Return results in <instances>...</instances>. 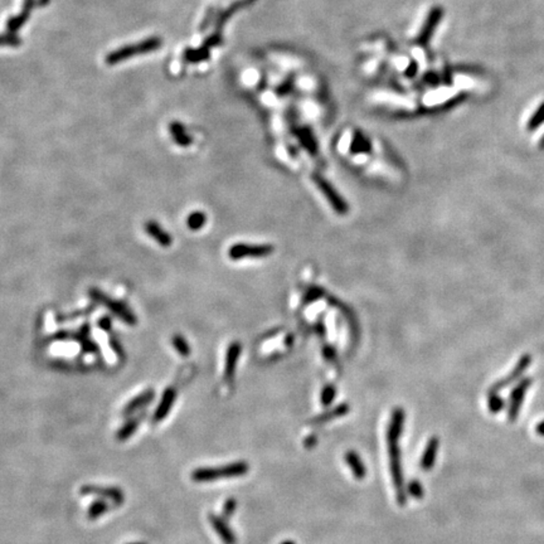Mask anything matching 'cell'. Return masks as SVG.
I'll list each match as a JSON object with an SVG mask.
<instances>
[{
    "instance_id": "603a6c76",
    "label": "cell",
    "mask_w": 544,
    "mask_h": 544,
    "mask_svg": "<svg viewBox=\"0 0 544 544\" xmlns=\"http://www.w3.org/2000/svg\"><path fill=\"white\" fill-rule=\"evenodd\" d=\"M171 343H173L174 349L176 350V353H178L179 355L188 356L190 354V347L183 335L175 334L173 336V339H171Z\"/></svg>"
},
{
    "instance_id": "e0dca14e",
    "label": "cell",
    "mask_w": 544,
    "mask_h": 544,
    "mask_svg": "<svg viewBox=\"0 0 544 544\" xmlns=\"http://www.w3.org/2000/svg\"><path fill=\"white\" fill-rule=\"evenodd\" d=\"M345 461H347V465L349 466V469L353 473V476H354L356 480H363V479L366 478L367 468L355 451H348L347 454H345Z\"/></svg>"
},
{
    "instance_id": "3957f363",
    "label": "cell",
    "mask_w": 544,
    "mask_h": 544,
    "mask_svg": "<svg viewBox=\"0 0 544 544\" xmlns=\"http://www.w3.org/2000/svg\"><path fill=\"white\" fill-rule=\"evenodd\" d=\"M388 455H390L391 475H392L396 493H397V502L401 506H404L407 502V494L406 487H404L403 470H402L401 465V450L398 447V442L388 444Z\"/></svg>"
},
{
    "instance_id": "d4e9b609",
    "label": "cell",
    "mask_w": 544,
    "mask_h": 544,
    "mask_svg": "<svg viewBox=\"0 0 544 544\" xmlns=\"http://www.w3.org/2000/svg\"><path fill=\"white\" fill-rule=\"evenodd\" d=\"M406 491L408 493L409 497H412L413 499H422L423 495H425V489H423L422 484L419 480H411L407 484Z\"/></svg>"
},
{
    "instance_id": "d6a6232c",
    "label": "cell",
    "mask_w": 544,
    "mask_h": 544,
    "mask_svg": "<svg viewBox=\"0 0 544 544\" xmlns=\"http://www.w3.org/2000/svg\"><path fill=\"white\" fill-rule=\"evenodd\" d=\"M128 544H145V543H128Z\"/></svg>"
},
{
    "instance_id": "6da1fadb",
    "label": "cell",
    "mask_w": 544,
    "mask_h": 544,
    "mask_svg": "<svg viewBox=\"0 0 544 544\" xmlns=\"http://www.w3.org/2000/svg\"><path fill=\"white\" fill-rule=\"evenodd\" d=\"M250 470V465L246 461L228 463L221 468H199L192 473V479L197 482H208L218 479L240 478L246 475Z\"/></svg>"
},
{
    "instance_id": "f546056e",
    "label": "cell",
    "mask_w": 544,
    "mask_h": 544,
    "mask_svg": "<svg viewBox=\"0 0 544 544\" xmlns=\"http://www.w3.org/2000/svg\"><path fill=\"white\" fill-rule=\"evenodd\" d=\"M110 345H111L114 352L116 353L119 356H121L122 354H124V349H122L121 344H120L119 340H117L116 338H111V340H110Z\"/></svg>"
},
{
    "instance_id": "484cf974",
    "label": "cell",
    "mask_w": 544,
    "mask_h": 544,
    "mask_svg": "<svg viewBox=\"0 0 544 544\" xmlns=\"http://www.w3.org/2000/svg\"><path fill=\"white\" fill-rule=\"evenodd\" d=\"M544 122V102L537 109V111L533 114V116L529 119L528 122V128L529 130H534V128L539 127Z\"/></svg>"
},
{
    "instance_id": "d6986e66",
    "label": "cell",
    "mask_w": 544,
    "mask_h": 544,
    "mask_svg": "<svg viewBox=\"0 0 544 544\" xmlns=\"http://www.w3.org/2000/svg\"><path fill=\"white\" fill-rule=\"evenodd\" d=\"M141 420H143V417L141 416L133 417V419L128 420L127 422H126L125 425L122 426L119 431H117L116 438L119 439V441H126V439L130 438L131 436H134V433H135L136 430H138L139 425H140Z\"/></svg>"
},
{
    "instance_id": "83f0119b",
    "label": "cell",
    "mask_w": 544,
    "mask_h": 544,
    "mask_svg": "<svg viewBox=\"0 0 544 544\" xmlns=\"http://www.w3.org/2000/svg\"><path fill=\"white\" fill-rule=\"evenodd\" d=\"M237 509V502L236 499H228L223 505V516L224 518H230L235 514Z\"/></svg>"
},
{
    "instance_id": "9c48e42d",
    "label": "cell",
    "mask_w": 544,
    "mask_h": 544,
    "mask_svg": "<svg viewBox=\"0 0 544 544\" xmlns=\"http://www.w3.org/2000/svg\"><path fill=\"white\" fill-rule=\"evenodd\" d=\"M159 45H160L159 41H157V39H150V41H147L145 43H141V44L135 45V47H128V48H125V49L120 50V52L114 53V55L109 57V62L115 63V62H119L120 60H124V58L130 57V56L138 55V53L150 52V50L155 49V48H158Z\"/></svg>"
},
{
    "instance_id": "7c38bea8",
    "label": "cell",
    "mask_w": 544,
    "mask_h": 544,
    "mask_svg": "<svg viewBox=\"0 0 544 544\" xmlns=\"http://www.w3.org/2000/svg\"><path fill=\"white\" fill-rule=\"evenodd\" d=\"M175 399H176L175 388H173V387L167 388V390L164 391V393H163L162 399H160L157 409H155V413H154L155 422H160V421L167 419L169 412L171 411L174 403H175Z\"/></svg>"
},
{
    "instance_id": "5bb4252c",
    "label": "cell",
    "mask_w": 544,
    "mask_h": 544,
    "mask_svg": "<svg viewBox=\"0 0 544 544\" xmlns=\"http://www.w3.org/2000/svg\"><path fill=\"white\" fill-rule=\"evenodd\" d=\"M154 398H155L154 390H147L145 391V392L140 393V395L136 396L135 398L131 399V401L126 404L125 408L122 409V415L126 417L131 416V415H134L135 412H138L139 409L146 407Z\"/></svg>"
},
{
    "instance_id": "cb8c5ba5",
    "label": "cell",
    "mask_w": 544,
    "mask_h": 544,
    "mask_svg": "<svg viewBox=\"0 0 544 544\" xmlns=\"http://www.w3.org/2000/svg\"><path fill=\"white\" fill-rule=\"evenodd\" d=\"M487 406H489V411L491 412V413L497 415L504 408L505 402H504V399L500 397V396H498V393H489Z\"/></svg>"
},
{
    "instance_id": "f1b7e54d",
    "label": "cell",
    "mask_w": 544,
    "mask_h": 544,
    "mask_svg": "<svg viewBox=\"0 0 544 544\" xmlns=\"http://www.w3.org/2000/svg\"><path fill=\"white\" fill-rule=\"evenodd\" d=\"M97 325L100 326V328L102 329V330L110 331V330H111V328H112V321H111V319L109 318V316H103V318H101L100 320H98Z\"/></svg>"
},
{
    "instance_id": "ffe728a7",
    "label": "cell",
    "mask_w": 544,
    "mask_h": 544,
    "mask_svg": "<svg viewBox=\"0 0 544 544\" xmlns=\"http://www.w3.org/2000/svg\"><path fill=\"white\" fill-rule=\"evenodd\" d=\"M109 509H110V506L105 499L95 500V502L91 504L90 508H88V511H87L88 519H91V521H96V519L101 518V516H102L103 514L109 510Z\"/></svg>"
},
{
    "instance_id": "4dcf8cb0",
    "label": "cell",
    "mask_w": 544,
    "mask_h": 544,
    "mask_svg": "<svg viewBox=\"0 0 544 544\" xmlns=\"http://www.w3.org/2000/svg\"><path fill=\"white\" fill-rule=\"evenodd\" d=\"M535 432H537L538 436L544 437V421H540V422L535 426Z\"/></svg>"
},
{
    "instance_id": "30bf717a",
    "label": "cell",
    "mask_w": 544,
    "mask_h": 544,
    "mask_svg": "<svg viewBox=\"0 0 544 544\" xmlns=\"http://www.w3.org/2000/svg\"><path fill=\"white\" fill-rule=\"evenodd\" d=\"M404 420H406V413L402 408H396L392 412V417H391L390 425H388L387 430V442L388 444H392V442H398L399 437L402 436L404 427Z\"/></svg>"
},
{
    "instance_id": "4fadbf2b",
    "label": "cell",
    "mask_w": 544,
    "mask_h": 544,
    "mask_svg": "<svg viewBox=\"0 0 544 544\" xmlns=\"http://www.w3.org/2000/svg\"><path fill=\"white\" fill-rule=\"evenodd\" d=\"M145 232L162 247H169L173 243L171 236L157 221H147L145 223Z\"/></svg>"
},
{
    "instance_id": "ba28073f",
    "label": "cell",
    "mask_w": 544,
    "mask_h": 544,
    "mask_svg": "<svg viewBox=\"0 0 544 544\" xmlns=\"http://www.w3.org/2000/svg\"><path fill=\"white\" fill-rule=\"evenodd\" d=\"M315 182H316V186H318L319 189L321 190V193H323V194L325 195L326 199L329 200L331 207H333L339 214L347 213L348 204L344 202V199H343V198L338 194V192L334 189V187L331 186L330 183H328L325 179L318 178V176H315Z\"/></svg>"
},
{
    "instance_id": "1f68e13d",
    "label": "cell",
    "mask_w": 544,
    "mask_h": 544,
    "mask_svg": "<svg viewBox=\"0 0 544 544\" xmlns=\"http://www.w3.org/2000/svg\"><path fill=\"white\" fill-rule=\"evenodd\" d=\"M281 544H296L294 542V540H285V542H282Z\"/></svg>"
},
{
    "instance_id": "ac0fdd59",
    "label": "cell",
    "mask_w": 544,
    "mask_h": 544,
    "mask_svg": "<svg viewBox=\"0 0 544 544\" xmlns=\"http://www.w3.org/2000/svg\"><path fill=\"white\" fill-rule=\"evenodd\" d=\"M349 412V406L345 403L340 404V406L335 407L334 409H331V411L326 412V413H323L320 415V416L315 417L314 420H312V423H314V425H323V423L328 422V421H331V420H335V419H339V417L342 416H345V415Z\"/></svg>"
},
{
    "instance_id": "7402d4cb",
    "label": "cell",
    "mask_w": 544,
    "mask_h": 544,
    "mask_svg": "<svg viewBox=\"0 0 544 544\" xmlns=\"http://www.w3.org/2000/svg\"><path fill=\"white\" fill-rule=\"evenodd\" d=\"M170 133H171V135H173L174 140H175V143L178 144V145L188 146V145H190V144H192V138H190L189 135H187L186 130H184V127L182 125L174 124L170 127Z\"/></svg>"
},
{
    "instance_id": "9a60e30c",
    "label": "cell",
    "mask_w": 544,
    "mask_h": 544,
    "mask_svg": "<svg viewBox=\"0 0 544 544\" xmlns=\"http://www.w3.org/2000/svg\"><path fill=\"white\" fill-rule=\"evenodd\" d=\"M240 353H241L240 343L233 342L232 344L228 347V350H227L226 366H224V379L228 380V382L233 380V377H235L236 367H237Z\"/></svg>"
},
{
    "instance_id": "52a82bcc",
    "label": "cell",
    "mask_w": 544,
    "mask_h": 544,
    "mask_svg": "<svg viewBox=\"0 0 544 544\" xmlns=\"http://www.w3.org/2000/svg\"><path fill=\"white\" fill-rule=\"evenodd\" d=\"M530 361H532V356H530L529 354H525L522 356L521 360H519L518 364L515 366V368L510 372V374L506 376L505 378H503V379L498 380L497 383H494V384L491 385V388H490L489 393H498L499 391L504 390V388H506L508 385H510L511 383L515 382V380L518 379V378L521 377L525 371H527Z\"/></svg>"
},
{
    "instance_id": "5b68a950",
    "label": "cell",
    "mask_w": 544,
    "mask_h": 544,
    "mask_svg": "<svg viewBox=\"0 0 544 544\" xmlns=\"http://www.w3.org/2000/svg\"><path fill=\"white\" fill-rule=\"evenodd\" d=\"M530 384H532V379H530V378H524V379L521 380V382L514 387V390L511 391L508 409V419L510 422H514V421L518 419L519 411H521L522 403H523L525 397V393H527Z\"/></svg>"
},
{
    "instance_id": "7a4b0ae2",
    "label": "cell",
    "mask_w": 544,
    "mask_h": 544,
    "mask_svg": "<svg viewBox=\"0 0 544 544\" xmlns=\"http://www.w3.org/2000/svg\"><path fill=\"white\" fill-rule=\"evenodd\" d=\"M88 296L93 300L97 304L103 305L107 310L112 313L116 318H119L120 320L124 321L127 325H136L138 323V318L133 313V310L125 304L124 301H120V300H115L112 297L107 296L103 291L98 290V289L92 288L88 290Z\"/></svg>"
},
{
    "instance_id": "8992f818",
    "label": "cell",
    "mask_w": 544,
    "mask_h": 544,
    "mask_svg": "<svg viewBox=\"0 0 544 544\" xmlns=\"http://www.w3.org/2000/svg\"><path fill=\"white\" fill-rule=\"evenodd\" d=\"M84 495H97L102 499L111 500L115 505H121L124 503V493L119 487L115 486H96V485H85L81 487Z\"/></svg>"
},
{
    "instance_id": "2e32d148",
    "label": "cell",
    "mask_w": 544,
    "mask_h": 544,
    "mask_svg": "<svg viewBox=\"0 0 544 544\" xmlns=\"http://www.w3.org/2000/svg\"><path fill=\"white\" fill-rule=\"evenodd\" d=\"M438 446H439V441L437 437H432L430 441H428L427 446H426L425 451H423V455L420 461V466L422 470L428 471L433 468V465H435V462H436V457H437Z\"/></svg>"
},
{
    "instance_id": "277c9868",
    "label": "cell",
    "mask_w": 544,
    "mask_h": 544,
    "mask_svg": "<svg viewBox=\"0 0 544 544\" xmlns=\"http://www.w3.org/2000/svg\"><path fill=\"white\" fill-rule=\"evenodd\" d=\"M273 252V247L270 245H245V243H237L232 246L228 251L230 260H242V258H260V257L270 256Z\"/></svg>"
},
{
    "instance_id": "4316f807",
    "label": "cell",
    "mask_w": 544,
    "mask_h": 544,
    "mask_svg": "<svg viewBox=\"0 0 544 544\" xmlns=\"http://www.w3.org/2000/svg\"><path fill=\"white\" fill-rule=\"evenodd\" d=\"M335 396H336V391L333 385H326L321 392V404L325 407L330 406L335 399Z\"/></svg>"
},
{
    "instance_id": "8fae6325",
    "label": "cell",
    "mask_w": 544,
    "mask_h": 544,
    "mask_svg": "<svg viewBox=\"0 0 544 544\" xmlns=\"http://www.w3.org/2000/svg\"><path fill=\"white\" fill-rule=\"evenodd\" d=\"M208 519H210L211 525L213 527V529L216 530V533L218 534V537L221 538L222 542L224 544H236L237 538H236L235 532L230 529L223 518L211 513L210 515H208Z\"/></svg>"
},
{
    "instance_id": "44dd1931",
    "label": "cell",
    "mask_w": 544,
    "mask_h": 544,
    "mask_svg": "<svg viewBox=\"0 0 544 544\" xmlns=\"http://www.w3.org/2000/svg\"><path fill=\"white\" fill-rule=\"evenodd\" d=\"M205 222H207V216L203 212L195 211L190 213L187 218V227L190 230H199L205 226Z\"/></svg>"
}]
</instances>
